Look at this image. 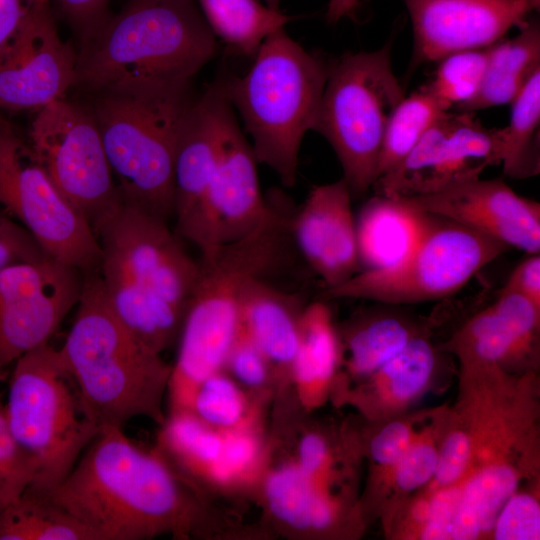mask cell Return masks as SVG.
<instances>
[{"label": "cell", "mask_w": 540, "mask_h": 540, "mask_svg": "<svg viewBox=\"0 0 540 540\" xmlns=\"http://www.w3.org/2000/svg\"><path fill=\"white\" fill-rule=\"evenodd\" d=\"M162 424L159 453L191 474L206 476L221 457L223 431L190 411L172 412Z\"/></svg>", "instance_id": "cell-31"}, {"label": "cell", "mask_w": 540, "mask_h": 540, "mask_svg": "<svg viewBox=\"0 0 540 540\" xmlns=\"http://www.w3.org/2000/svg\"><path fill=\"white\" fill-rule=\"evenodd\" d=\"M216 49L196 0H128L80 43L72 87L94 94L143 81L191 82Z\"/></svg>", "instance_id": "cell-3"}, {"label": "cell", "mask_w": 540, "mask_h": 540, "mask_svg": "<svg viewBox=\"0 0 540 540\" xmlns=\"http://www.w3.org/2000/svg\"><path fill=\"white\" fill-rule=\"evenodd\" d=\"M410 17L416 63L482 49L522 27L540 0H402Z\"/></svg>", "instance_id": "cell-16"}, {"label": "cell", "mask_w": 540, "mask_h": 540, "mask_svg": "<svg viewBox=\"0 0 540 540\" xmlns=\"http://www.w3.org/2000/svg\"><path fill=\"white\" fill-rule=\"evenodd\" d=\"M257 160L229 103L222 118L215 172L193 245L200 259L246 236L265 217L270 201L261 192Z\"/></svg>", "instance_id": "cell-14"}, {"label": "cell", "mask_w": 540, "mask_h": 540, "mask_svg": "<svg viewBox=\"0 0 540 540\" xmlns=\"http://www.w3.org/2000/svg\"><path fill=\"white\" fill-rule=\"evenodd\" d=\"M429 214L402 198L376 194L356 219L360 271L381 270L402 262L415 248Z\"/></svg>", "instance_id": "cell-21"}, {"label": "cell", "mask_w": 540, "mask_h": 540, "mask_svg": "<svg viewBox=\"0 0 540 540\" xmlns=\"http://www.w3.org/2000/svg\"><path fill=\"white\" fill-rule=\"evenodd\" d=\"M352 194L344 179L314 186L292 212L290 235L309 267L334 288L360 271Z\"/></svg>", "instance_id": "cell-18"}, {"label": "cell", "mask_w": 540, "mask_h": 540, "mask_svg": "<svg viewBox=\"0 0 540 540\" xmlns=\"http://www.w3.org/2000/svg\"><path fill=\"white\" fill-rule=\"evenodd\" d=\"M6 383L8 426L38 467L29 489L47 493L67 477L101 428L86 414L59 349L50 342L18 358Z\"/></svg>", "instance_id": "cell-6"}, {"label": "cell", "mask_w": 540, "mask_h": 540, "mask_svg": "<svg viewBox=\"0 0 540 540\" xmlns=\"http://www.w3.org/2000/svg\"><path fill=\"white\" fill-rule=\"evenodd\" d=\"M38 0H0V61L21 31Z\"/></svg>", "instance_id": "cell-49"}, {"label": "cell", "mask_w": 540, "mask_h": 540, "mask_svg": "<svg viewBox=\"0 0 540 540\" xmlns=\"http://www.w3.org/2000/svg\"><path fill=\"white\" fill-rule=\"evenodd\" d=\"M436 352L424 336L415 335L406 346L369 377L381 404L401 407L415 399L430 382Z\"/></svg>", "instance_id": "cell-30"}, {"label": "cell", "mask_w": 540, "mask_h": 540, "mask_svg": "<svg viewBox=\"0 0 540 540\" xmlns=\"http://www.w3.org/2000/svg\"><path fill=\"white\" fill-rule=\"evenodd\" d=\"M540 70V27L527 22L512 39L491 46L485 73L475 96L452 111L475 112L510 104Z\"/></svg>", "instance_id": "cell-23"}, {"label": "cell", "mask_w": 540, "mask_h": 540, "mask_svg": "<svg viewBox=\"0 0 540 540\" xmlns=\"http://www.w3.org/2000/svg\"><path fill=\"white\" fill-rule=\"evenodd\" d=\"M391 49L389 42L347 54L328 68L313 131L334 150L352 195L364 194L376 182L387 124L406 96Z\"/></svg>", "instance_id": "cell-7"}, {"label": "cell", "mask_w": 540, "mask_h": 540, "mask_svg": "<svg viewBox=\"0 0 540 540\" xmlns=\"http://www.w3.org/2000/svg\"><path fill=\"white\" fill-rule=\"evenodd\" d=\"M508 247L450 219L429 214L413 251L399 264L362 270L323 296L368 299L389 304L441 299L460 290Z\"/></svg>", "instance_id": "cell-8"}, {"label": "cell", "mask_w": 540, "mask_h": 540, "mask_svg": "<svg viewBox=\"0 0 540 540\" xmlns=\"http://www.w3.org/2000/svg\"><path fill=\"white\" fill-rule=\"evenodd\" d=\"M447 112L448 110L440 104L426 85L405 96L387 124L378 162L377 179L391 170Z\"/></svg>", "instance_id": "cell-33"}, {"label": "cell", "mask_w": 540, "mask_h": 540, "mask_svg": "<svg viewBox=\"0 0 540 540\" xmlns=\"http://www.w3.org/2000/svg\"><path fill=\"white\" fill-rule=\"evenodd\" d=\"M491 46L453 53L438 62L434 77L426 86L446 110L452 111L475 96Z\"/></svg>", "instance_id": "cell-34"}, {"label": "cell", "mask_w": 540, "mask_h": 540, "mask_svg": "<svg viewBox=\"0 0 540 540\" xmlns=\"http://www.w3.org/2000/svg\"><path fill=\"white\" fill-rule=\"evenodd\" d=\"M37 472L36 462L10 431L0 392V515L33 484Z\"/></svg>", "instance_id": "cell-36"}, {"label": "cell", "mask_w": 540, "mask_h": 540, "mask_svg": "<svg viewBox=\"0 0 540 540\" xmlns=\"http://www.w3.org/2000/svg\"><path fill=\"white\" fill-rule=\"evenodd\" d=\"M402 199L419 211L455 221L508 248L540 252V204L517 194L501 179L477 178Z\"/></svg>", "instance_id": "cell-17"}, {"label": "cell", "mask_w": 540, "mask_h": 540, "mask_svg": "<svg viewBox=\"0 0 540 540\" xmlns=\"http://www.w3.org/2000/svg\"><path fill=\"white\" fill-rule=\"evenodd\" d=\"M83 273L50 257L0 270V370L50 342L81 295Z\"/></svg>", "instance_id": "cell-13"}, {"label": "cell", "mask_w": 540, "mask_h": 540, "mask_svg": "<svg viewBox=\"0 0 540 540\" xmlns=\"http://www.w3.org/2000/svg\"><path fill=\"white\" fill-rule=\"evenodd\" d=\"M340 343L330 310L323 302L305 306L300 320V343L290 367L301 401L318 404L340 361Z\"/></svg>", "instance_id": "cell-24"}, {"label": "cell", "mask_w": 540, "mask_h": 540, "mask_svg": "<svg viewBox=\"0 0 540 540\" xmlns=\"http://www.w3.org/2000/svg\"><path fill=\"white\" fill-rule=\"evenodd\" d=\"M229 101L222 84L192 103L178 137L173 173L177 233L194 243L219 152L222 118Z\"/></svg>", "instance_id": "cell-19"}, {"label": "cell", "mask_w": 540, "mask_h": 540, "mask_svg": "<svg viewBox=\"0 0 540 540\" xmlns=\"http://www.w3.org/2000/svg\"><path fill=\"white\" fill-rule=\"evenodd\" d=\"M188 411L211 427L225 431L245 425L247 402L234 381L218 372L197 387Z\"/></svg>", "instance_id": "cell-35"}, {"label": "cell", "mask_w": 540, "mask_h": 540, "mask_svg": "<svg viewBox=\"0 0 540 540\" xmlns=\"http://www.w3.org/2000/svg\"><path fill=\"white\" fill-rule=\"evenodd\" d=\"M123 429L101 428L67 477L42 494L100 540L188 535L196 509L177 474L159 452L142 449Z\"/></svg>", "instance_id": "cell-1"}, {"label": "cell", "mask_w": 540, "mask_h": 540, "mask_svg": "<svg viewBox=\"0 0 540 540\" xmlns=\"http://www.w3.org/2000/svg\"><path fill=\"white\" fill-rule=\"evenodd\" d=\"M56 19L64 21L80 43L91 37L111 15L110 0H46Z\"/></svg>", "instance_id": "cell-42"}, {"label": "cell", "mask_w": 540, "mask_h": 540, "mask_svg": "<svg viewBox=\"0 0 540 540\" xmlns=\"http://www.w3.org/2000/svg\"><path fill=\"white\" fill-rule=\"evenodd\" d=\"M510 105L509 123L502 128L501 164L507 176L519 179L539 171L540 70Z\"/></svg>", "instance_id": "cell-29"}, {"label": "cell", "mask_w": 540, "mask_h": 540, "mask_svg": "<svg viewBox=\"0 0 540 540\" xmlns=\"http://www.w3.org/2000/svg\"><path fill=\"white\" fill-rule=\"evenodd\" d=\"M438 453L430 432L416 433L391 470L396 487L411 492L430 483L437 468Z\"/></svg>", "instance_id": "cell-39"}, {"label": "cell", "mask_w": 540, "mask_h": 540, "mask_svg": "<svg viewBox=\"0 0 540 540\" xmlns=\"http://www.w3.org/2000/svg\"><path fill=\"white\" fill-rule=\"evenodd\" d=\"M361 0H329L327 8V20L336 23L342 18L349 16L358 6Z\"/></svg>", "instance_id": "cell-50"}, {"label": "cell", "mask_w": 540, "mask_h": 540, "mask_svg": "<svg viewBox=\"0 0 540 540\" xmlns=\"http://www.w3.org/2000/svg\"><path fill=\"white\" fill-rule=\"evenodd\" d=\"M0 540H100L45 494L27 489L0 515Z\"/></svg>", "instance_id": "cell-28"}, {"label": "cell", "mask_w": 540, "mask_h": 540, "mask_svg": "<svg viewBox=\"0 0 540 540\" xmlns=\"http://www.w3.org/2000/svg\"><path fill=\"white\" fill-rule=\"evenodd\" d=\"M0 207L25 227L44 253L82 273L98 271L97 237L54 185L28 139L0 120Z\"/></svg>", "instance_id": "cell-9"}, {"label": "cell", "mask_w": 540, "mask_h": 540, "mask_svg": "<svg viewBox=\"0 0 540 540\" xmlns=\"http://www.w3.org/2000/svg\"><path fill=\"white\" fill-rule=\"evenodd\" d=\"M496 540H536L540 536V506L534 496L514 492L492 527Z\"/></svg>", "instance_id": "cell-40"}, {"label": "cell", "mask_w": 540, "mask_h": 540, "mask_svg": "<svg viewBox=\"0 0 540 540\" xmlns=\"http://www.w3.org/2000/svg\"><path fill=\"white\" fill-rule=\"evenodd\" d=\"M9 371L0 370V383H6L8 379Z\"/></svg>", "instance_id": "cell-52"}, {"label": "cell", "mask_w": 540, "mask_h": 540, "mask_svg": "<svg viewBox=\"0 0 540 540\" xmlns=\"http://www.w3.org/2000/svg\"><path fill=\"white\" fill-rule=\"evenodd\" d=\"M248 277L217 263L201 270L185 309L178 354L168 382L172 412L188 411L197 387L221 372L240 330V304Z\"/></svg>", "instance_id": "cell-12"}, {"label": "cell", "mask_w": 540, "mask_h": 540, "mask_svg": "<svg viewBox=\"0 0 540 540\" xmlns=\"http://www.w3.org/2000/svg\"><path fill=\"white\" fill-rule=\"evenodd\" d=\"M472 437L463 429L451 431L438 453L431 490L455 484L469 473L472 460Z\"/></svg>", "instance_id": "cell-41"}, {"label": "cell", "mask_w": 540, "mask_h": 540, "mask_svg": "<svg viewBox=\"0 0 540 540\" xmlns=\"http://www.w3.org/2000/svg\"><path fill=\"white\" fill-rule=\"evenodd\" d=\"M2 119H3V118H2ZM2 119H0V120H2Z\"/></svg>", "instance_id": "cell-53"}, {"label": "cell", "mask_w": 540, "mask_h": 540, "mask_svg": "<svg viewBox=\"0 0 540 540\" xmlns=\"http://www.w3.org/2000/svg\"><path fill=\"white\" fill-rule=\"evenodd\" d=\"M59 353L88 417L100 428L136 417L163 423L171 367L113 312L98 271L83 273L72 326Z\"/></svg>", "instance_id": "cell-2"}, {"label": "cell", "mask_w": 540, "mask_h": 540, "mask_svg": "<svg viewBox=\"0 0 540 540\" xmlns=\"http://www.w3.org/2000/svg\"><path fill=\"white\" fill-rule=\"evenodd\" d=\"M76 60L49 4L38 0L0 61V110L38 111L64 98L73 86Z\"/></svg>", "instance_id": "cell-15"}, {"label": "cell", "mask_w": 540, "mask_h": 540, "mask_svg": "<svg viewBox=\"0 0 540 540\" xmlns=\"http://www.w3.org/2000/svg\"><path fill=\"white\" fill-rule=\"evenodd\" d=\"M301 295L284 291L266 278L245 286L240 304L241 328L272 367L290 371L300 343Z\"/></svg>", "instance_id": "cell-20"}, {"label": "cell", "mask_w": 540, "mask_h": 540, "mask_svg": "<svg viewBox=\"0 0 540 540\" xmlns=\"http://www.w3.org/2000/svg\"><path fill=\"white\" fill-rule=\"evenodd\" d=\"M191 82L144 81L94 93L91 107L119 196L173 215L176 145L194 102Z\"/></svg>", "instance_id": "cell-4"}, {"label": "cell", "mask_w": 540, "mask_h": 540, "mask_svg": "<svg viewBox=\"0 0 540 540\" xmlns=\"http://www.w3.org/2000/svg\"><path fill=\"white\" fill-rule=\"evenodd\" d=\"M265 496L273 515L297 529H326L336 518L337 505L327 484L311 477L297 463L269 474Z\"/></svg>", "instance_id": "cell-25"}, {"label": "cell", "mask_w": 540, "mask_h": 540, "mask_svg": "<svg viewBox=\"0 0 540 540\" xmlns=\"http://www.w3.org/2000/svg\"><path fill=\"white\" fill-rule=\"evenodd\" d=\"M327 75L321 60L280 29L262 43L245 75L222 84L257 162L284 187L296 183L301 144L314 128Z\"/></svg>", "instance_id": "cell-5"}, {"label": "cell", "mask_w": 540, "mask_h": 540, "mask_svg": "<svg viewBox=\"0 0 540 540\" xmlns=\"http://www.w3.org/2000/svg\"><path fill=\"white\" fill-rule=\"evenodd\" d=\"M47 257L31 233L9 217L0 225V270Z\"/></svg>", "instance_id": "cell-45"}, {"label": "cell", "mask_w": 540, "mask_h": 540, "mask_svg": "<svg viewBox=\"0 0 540 540\" xmlns=\"http://www.w3.org/2000/svg\"><path fill=\"white\" fill-rule=\"evenodd\" d=\"M9 217V216L1 207H0V225H2Z\"/></svg>", "instance_id": "cell-51"}, {"label": "cell", "mask_w": 540, "mask_h": 540, "mask_svg": "<svg viewBox=\"0 0 540 540\" xmlns=\"http://www.w3.org/2000/svg\"><path fill=\"white\" fill-rule=\"evenodd\" d=\"M223 436L221 457L206 477L227 485L240 480L251 471L257 460L259 444L246 425L225 430Z\"/></svg>", "instance_id": "cell-38"}, {"label": "cell", "mask_w": 540, "mask_h": 540, "mask_svg": "<svg viewBox=\"0 0 540 540\" xmlns=\"http://www.w3.org/2000/svg\"><path fill=\"white\" fill-rule=\"evenodd\" d=\"M299 467L314 479L327 484L330 454L326 440L316 434H306L298 446Z\"/></svg>", "instance_id": "cell-48"}, {"label": "cell", "mask_w": 540, "mask_h": 540, "mask_svg": "<svg viewBox=\"0 0 540 540\" xmlns=\"http://www.w3.org/2000/svg\"><path fill=\"white\" fill-rule=\"evenodd\" d=\"M518 482L516 469L504 461L490 462L469 472L463 479L450 539L471 540L491 531L502 506L516 492Z\"/></svg>", "instance_id": "cell-26"}, {"label": "cell", "mask_w": 540, "mask_h": 540, "mask_svg": "<svg viewBox=\"0 0 540 540\" xmlns=\"http://www.w3.org/2000/svg\"><path fill=\"white\" fill-rule=\"evenodd\" d=\"M415 435L412 425L406 421L388 423L371 440L372 460L378 466L392 470Z\"/></svg>", "instance_id": "cell-46"}, {"label": "cell", "mask_w": 540, "mask_h": 540, "mask_svg": "<svg viewBox=\"0 0 540 540\" xmlns=\"http://www.w3.org/2000/svg\"><path fill=\"white\" fill-rule=\"evenodd\" d=\"M28 141L54 185L94 231L121 198L92 109L56 100L36 111Z\"/></svg>", "instance_id": "cell-10"}, {"label": "cell", "mask_w": 540, "mask_h": 540, "mask_svg": "<svg viewBox=\"0 0 540 540\" xmlns=\"http://www.w3.org/2000/svg\"><path fill=\"white\" fill-rule=\"evenodd\" d=\"M418 333L403 318L380 314L357 324L346 340L350 372L370 377Z\"/></svg>", "instance_id": "cell-32"}, {"label": "cell", "mask_w": 540, "mask_h": 540, "mask_svg": "<svg viewBox=\"0 0 540 540\" xmlns=\"http://www.w3.org/2000/svg\"><path fill=\"white\" fill-rule=\"evenodd\" d=\"M502 143V128L485 127L474 112L453 111L418 196L480 178L486 168L501 164Z\"/></svg>", "instance_id": "cell-22"}, {"label": "cell", "mask_w": 540, "mask_h": 540, "mask_svg": "<svg viewBox=\"0 0 540 540\" xmlns=\"http://www.w3.org/2000/svg\"><path fill=\"white\" fill-rule=\"evenodd\" d=\"M94 233L101 275L121 279L185 312L200 263L187 253L167 220L121 200Z\"/></svg>", "instance_id": "cell-11"}, {"label": "cell", "mask_w": 540, "mask_h": 540, "mask_svg": "<svg viewBox=\"0 0 540 540\" xmlns=\"http://www.w3.org/2000/svg\"><path fill=\"white\" fill-rule=\"evenodd\" d=\"M225 366L229 368L237 380L248 386L262 385L268 377L270 367H272L260 349L241 328V325L228 353Z\"/></svg>", "instance_id": "cell-44"}, {"label": "cell", "mask_w": 540, "mask_h": 540, "mask_svg": "<svg viewBox=\"0 0 540 540\" xmlns=\"http://www.w3.org/2000/svg\"><path fill=\"white\" fill-rule=\"evenodd\" d=\"M501 291L517 293L540 309V255L528 254L511 272Z\"/></svg>", "instance_id": "cell-47"}, {"label": "cell", "mask_w": 540, "mask_h": 540, "mask_svg": "<svg viewBox=\"0 0 540 540\" xmlns=\"http://www.w3.org/2000/svg\"><path fill=\"white\" fill-rule=\"evenodd\" d=\"M491 306L503 320L514 339L518 361L529 359L535 355L540 309L517 293L501 290Z\"/></svg>", "instance_id": "cell-37"}, {"label": "cell", "mask_w": 540, "mask_h": 540, "mask_svg": "<svg viewBox=\"0 0 540 540\" xmlns=\"http://www.w3.org/2000/svg\"><path fill=\"white\" fill-rule=\"evenodd\" d=\"M463 480L445 487L431 490L428 517L420 530L425 540L451 538L454 518L460 503Z\"/></svg>", "instance_id": "cell-43"}, {"label": "cell", "mask_w": 540, "mask_h": 540, "mask_svg": "<svg viewBox=\"0 0 540 540\" xmlns=\"http://www.w3.org/2000/svg\"><path fill=\"white\" fill-rule=\"evenodd\" d=\"M213 34L246 55H255L273 33L293 18L257 0H196Z\"/></svg>", "instance_id": "cell-27"}]
</instances>
